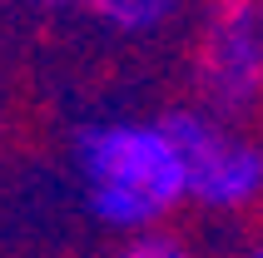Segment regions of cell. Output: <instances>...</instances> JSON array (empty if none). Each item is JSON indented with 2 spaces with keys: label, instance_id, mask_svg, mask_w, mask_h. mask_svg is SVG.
<instances>
[{
  "label": "cell",
  "instance_id": "1",
  "mask_svg": "<svg viewBox=\"0 0 263 258\" xmlns=\"http://www.w3.org/2000/svg\"><path fill=\"white\" fill-rule=\"evenodd\" d=\"M74 174L89 214L119 233H149L189 204L184 154L164 119H104L80 129Z\"/></svg>",
  "mask_w": 263,
  "mask_h": 258
},
{
  "label": "cell",
  "instance_id": "2",
  "mask_svg": "<svg viewBox=\"0 0 263 258\" xmlns=\"http://www.w3.org/2000/svg\"><path fill=\"white\" fill-rule=\"evenodd\" d=\"M169 134L179 139L184 154V184H189V204L209 209V214H238L258 204L263 194V149L243 134L229 129L214 109L194 104V109H174L164 115Z\"/></svg>",
  "mask_w": 263,
  "mask_h": 258
},
{
  "label": "cell",
  "instance_id": "3",
  "mask_svg": "<svg viewBox=\"0 0 263 258\" xmlns=\"http://www.w3.org/2000/svg\"><path fill=\"white\" fill-rule=\"evenodd\" d=\"M199 104L219 119H243L263 100V20L258 0H214L194 50Z\"/></svg>",
  "mask_w": 263,
  "mask_h": 258
},
{
  "label": "cell",
  "instance_id": "4",
  "mask_svg": "<svg viewBox=\"0 0 263 258\" xmlns=\"http://www.w3.org/2000/svg\"><path fill=\"white\" fill-rule=\"evenodd\" d=\"M95 10L109 20L115 30H129V35H149V30L179 20V10L189 0H89Z\"/></svg>",
  "mask_w": 263,
  "mask_h": 258
},
{
  "label": "cell",
  "instance_id": "5",
  "mask_svg": "<svg viewBox=\"0 0 263 258\" xmlns=\"http://www.w3.org/2000/svg\"><path fill=\"white\" fill-rule=\"evenodd\" d=\"M119 258H189V248L179 238H169V233L149 229V233H134V244H124Z\"/></svg>",
  "mask_w": 263,
  "mask_h": 258
},
{
  "label": "cell",
  "instance_id": "6",
  "mask_svg": "<svg viewBox=\"0 0 263 258\" xmlns=\"http://www.w3.org/2000/svg\"><path fill=\"white\" fill-rule=\"evenodd\" d=\"M249 258H263V244H258V248H253V253H249Z\"/></svg>",
  "mask_w": 263,
  "mask_h": 258
},
{
  "label": "cell",
  "instance_id": "7",
  "mask_svg": "<svg viewBox=\"0 0 263 258\" xmlns=\"http://www.w3.org/2000/svg\"><path fill=\"white\" fill-rule=\"evenodd\" d=\"M258 20H263V0H258Z\"/></svg>",
  "mask_w": 263,
  "mask_h": 258
},
{
  "label": "cell",
  "instance_id": "8",
  "mask_svg": "<svg viewBox=\"0 0 263 258\" xmlns=\"http://www.w3.org/2000/svg\"><path fill=\"white\" fill-rule=\"evenodd\" d=\"M50 5H60V0H50Z\"/></svg>",
  "mask_w": 263,
  "mask_h": 258
}]
</instances>
